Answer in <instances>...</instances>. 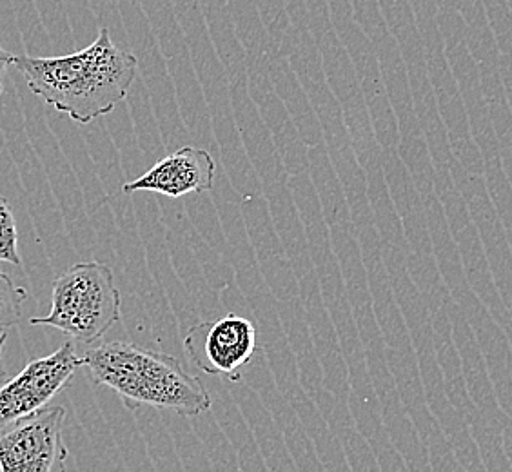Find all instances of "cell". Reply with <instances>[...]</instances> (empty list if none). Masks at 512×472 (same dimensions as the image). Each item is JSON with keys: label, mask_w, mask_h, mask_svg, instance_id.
Masks as SVG:
<instances>
[{"label": "cell", "mask_w": 512, "mask_h": 472, "mask_svg": "<svg viewBox=\"0 0 512 472\" xmlns=\"http://www.w3.org/2000/svg\"><path fill=\"white\" fill-rule=\"evenodd\" d=\"M11 66L48 106L79 124L111 113L128 97L137 80L138 59L119 48L108 28H100L88 48L64 57L19 55Z\"/></svg>", "instance_id": "6da1fadb"}, {"label": "cell", "mask_w": 512, "mask_h": 472, "mask_svg": "<svg viewBox=\"0 0 512 472\" xmlns=\"http://www.w3.org/2000/svg\"><path fill=\"white\" fill-rule=\"evenodd\" d=\"M82 367L97 385H106L129 405H148L178 416H200L211 396L197 376L173 354L133 342H102L82 354Z\"/></svg>", "instance_id": "7a4b0ae2"}, {"label": "cell", "mask_w": 512, "mask_h": 472, "mask_svg": "<svg viewBox=\"0 0 512 472\" xmlns=\"http://www.w3.org/2000/svg\"><path fill=\"white\" fill-rule=\"evenodd\" d=\"M122 298L111 267L82 262L69 267L53 282L51 309L31 318V325L55 327L80 344H93L119 324Z\"/></svg>", "instance_id": "3957f363"}, {"label": "cell", "mask_w": 512, "mask_h": 472, "mask_svg": "<svg viewBox=\"0 0 512 472\" xmlns=\"http://www.w3.org/2000/svg\"><path fill=\"white\" fill-rule=\"evenodd\" d=\"M80 367L82 356L73 342H66L50 356L31 360L10 382L0 385V434L46 409Z\"/></svg>", "instance_id": "277c9868"}, {"label": "cell", "mask_w": 512, "mask_h": 472, "mask_svg": "<svg viewBox=\"0 0 512 472\" xmlns=\"http://www.w3.org/2000/svg\"><path fill=\"white\" fill-rule=\"evenodd\" d=\"M258 329L246 316H222L191 327L184 338V351L198 371L209 376L240 380V371L255 358Z\"/></svg>", "instance_id": "5b68a950"}, {"label": "cell", "mask_w": 512, "mask_h": 472, "mask_svg": "<svg viewBox=\"0 0 512 472\" xmlns=\"http://www.w3.org/2000/svg\"><path fill=\"white\" fill-rule=\"evenodd\" d=\"M64 407H46L0 434V471L55 472L66 469L62 438Z\"/></svg>", "instance_id": "8992f818"}, {"label": "cell", "mask_w": 512, "mask_h": 472, "mask_svg": "<svg viewBox=\"0 0 512 472\" xmlns=\"http://www.w3.org/2000/svg\"><path fill=\"white\" fill-rule=\"evenodd\" d=\"M217 162L206 149L184 146L168 157L158 160L155 166L126 182L122 191L126 195L137 191H151L169 198H182L193 193H206L215 187Z\"/></svg>", "instance_id": "52a82bcc"}, {"label": "cell", "mask_w": 512, "mask_h": 472, "mask_svg": "<svg viewBox=\"0 0 512 472\" xmlns=\"http://www.w3.org/2000/svg\"><path fill=\"white\" fill-rule=\"evenodd\" d=\"M28 300V291L15 286L6 273L0 271V333L19 324L22 304Z\"/></svg>", "instance_id": "ba28073f"}, {"label": "cell", "mask_w": 512, "mask_h": 472, "mask_svg": "<svg viewBox=\"0 0 512 472\" xmlns=\"http://www.w3.org/2000/svg\"><path fill=\"white\" fill-rule=\"evenodd\" d=\"M0 262L22 266L19 255V233L10 202L0 193Z\"/></svg>", "instance_id": "9c48e42d"}, {"label": "cell", "mask_w": 512, "mask_h": 472, "mask_svg": "<svg viewBox=\"0 0 512 472\" xmlns=\"http://www.w3.org/2000/svg\"><path fill=\"white\" fill-rule=\"evenodd\" d=\"M11 59H13V55L0 44V93L4 88V77H6V71L11 66Z\"/></svg>", "instance_id": "30bf717a"}, {"label": "cell", "mask_w": 512, "mask_h": 472, "mask_svg": "<svg viewBox=\"0 0 512 472\" xmlns=\"http://www.w3.org/2000/svg\"><path fill=\"white\" fill-rule=\"evenodd\" d=\"M4 345H6V333L0 335V380L4 376Z\"/></svg>", "instance_id": "8fae6325"}]
</instances>
